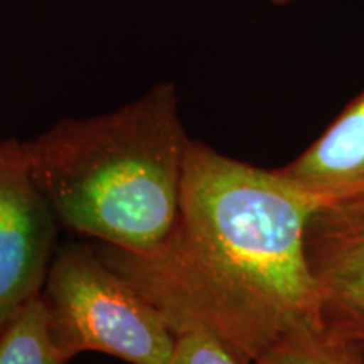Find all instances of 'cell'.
Returning <instances> with one entry per match:
<instances>
[{
	"mask_svg": "<svg viewBox=\"0 0 364 364\" xmlns=\"http://www.w3.org/2000/svg\"><path fill=\"white\" fill-rule=\"evenodd\" d=\"M317 199L262 169L189 139L179 215L147 252H97L161 312L174 334L203 329L245 363L309 327H322L304 252Z\"/></svg>",
	"mask_w": 364,
	"mask_h": 364,
	"instance_id": "cell-1",
	"label": "cell"
},
{
	"mask_svg": "<svg viewBox=\"0 0 364 364\" xmlns=\"http://www.w3.org/2000/svg\"><path fill=\"white\" fill-rule=\"evenodd\" d=\"M189 139L176 86L159 83L118 110L58 122L24 149L61 225L98 243L147 252L179 215Z\"/></svg>",
	"mask_w": 364,
	"mask_h": 364,
	"instance_id": "cell-2",
	"label": "cell"
},
{
	"mask_svg": "<svg viewBox=\"0 0 364 364\" xmlns=\"http://www.w3.org/2000/svg\"><path fill=\"white\" fill-rule=\"evenodd\" d=\"M39 299L49 339L66 363L83 353L129 364L171 361L176 334L169 324L95 247L59 248Z\"/></svg>",
	"mask_w": 364,
	"mask_h": 364,
	"instance_id": "cell-3",
	"label": "cell"
},
{
	"mask_svg": "<svg viewBox=\"0 0 364 364\" xmlns=\"http://www.w3.org/2000/svg\"><path fill=\"white\" fill-rule=\"evenodd\" d=\"M24 142L0 140V331L43 292L56 257V225Z\"/></svg>",
	"mask_w": 364,
	"mask_h": 364,
	"instance_id": "cell-4",
	"label": "cell"
},
{
	"mask_svg": "<svg viewBox=\"0 0 364 364\" xmlns=\"http://www.w3.org/2000/svg\"><path fill=\"white\" fill-rule=\"evenodd\" d=\"M304 252L322 327L364 339V189L317 201L304 228Z\"/></svg>",
	"mask_w": 364,
	"mask_h": 364,
	"instance_id": "cell-5",
	"label": "cell"
},
{
	"mask_svg": "<svg viewBox=\"0 0 364 364\" xmlns=\"http://www.w3.org/2000/svg\"><path fill=\"white\" fill-rule=\"evenodd\" d=\"M279 174L317 201L364 189V90Z\"/></svg>",
	"mask_w": 364,
	"mask_h": 364,
	"instance_id": "cell-6",
	"label": "cell"
},
{
	"mask_svg": "<svg viewBox=\"0 0 364 364\" xmlns=\"http://www.w3.org/2000/svg\"><path fill=\"white\" fill-rule=\"evenodd\" d=\"M255 364H364V353L358 341L309 327L272 346Z\"/></svg>",
	"mask_w": 364,
	"mask_h": 364,
	"instance_id": "cell-7",
	"label": "cell"
},
{
	"mask_svg": "<svg viewBox=\"0 0 364 364\" xmlns=\"http://www.w3.org/2000/svg\"><path fill=\"white\" fill-rule=\"evenodd\" d=\"M0 364H68L49 339L39 297L0 331Z\"/></svg>",
	"mask_w": 364,
	"mask_h": 364,
	"instance_id": "cell-8",
	"label": "cell"
},
{
	"mask_svg": "<svg viewBox=\"0 0 364 364\" xmlns=\"http://www.w3.org/2000/svg\"><path fill=\"white\" fill-rule=\"evenodd\" d=\"M169 364H248L211 332L186 331L176 336L174 353Z\"/></svg>",
	"mask_w": 364,
	"mask_h": 364,
	"instance_id": "cell-9",
	"label": "cell"
},
{
	"mask_svg": "<svg viewBox=\"0 0 364 364\" xmlns=\"http://www.w3.org/2000/svg\"><path fill=\"white\" fill-rule=\"evenodd\" d=\"M272 4H275V6H287V4H290L292 0H270Z\"/></svg>",
	"mask_w": 364,
	"mask_h": 364,
	"instance_id": "cell-10",
	"label": "cell"
},
{
	"mask_svg": "<svg viewBox=\"0 0 364 364\" xmlns=\"http://www.w3.org/2000/svg\"><path fill=\"white\" fill-rule=\"evenodd\" d=\"M359 343V346H361V349H363V353H364V339H361V341H358Z\"/></svg>",
	"mask_w": 364,
	"mask_h": 364,
	"instance_id": "cell-11",
	"label": "cell"
}]
</instances>
